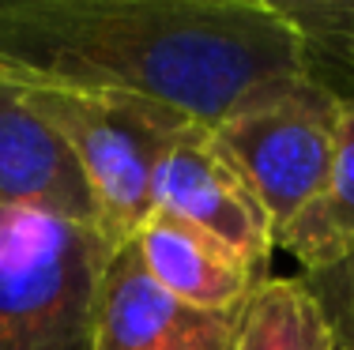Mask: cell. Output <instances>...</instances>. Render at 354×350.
<instances>
[{"mask_svg":"<svg viewBox=\"0 0 354 350\" xmlns=\"http://www.w3.org/2000/svg\"><path fill=\"white\" fill-rule=\"evenodd\" d=\"M0 72L147 98L215 128L309 79L313 61L275 0H0Z\"/></svg>","mask_w":354,"mask_h":350,"instance_id":"6da1fadb","label":"cell"},{"mask_svg":"<svg viewBox=\"0 0 354 350\" xmlns=\"http://www.w3.org/2000/svg\"><path fill=\"white\" fill-rule=\"evenodd\" d=\"M117 249L102 226L0 207V350H98Z\"/></svg>","mask_w":354,"mask_h":350,"instance_id":"7a4b0ae2","label":"cell"},{"mask_svg":"<svg viewBox=\"0 0 354 350\" xmlns=\"http://www.w3.org/2000/svg\"><path fill=\"white\" fill-rule=\"evenodd\" d=\"M30 98L68 139L75 162L91 185L98 226L117 245H129L155 215L158 166L174 136L192 117L170 106L109 90H72L27 83Z\"/></svg>","mask_w":354,"mask_h":350,"instance_id":"3957f363","label":"cell"},{"mask_svg":"<svg viewBox=\"0 0 354 350\" xmlns=\"http://www.w3.org/2000/svg\"><path fill=\"white\" fill-rule=\"evenodd\" d=\"M343 98L317 76L298 79L215 124V136L245 170L275 237L324 193L339 147Z\"/></svg>","mask_w":354,"mask_h":350,"instance_id":"277c9868","label":"cell"},{"mask_svg":"<svg viewBox=\"0 0 354 350\" xmlns=\"http://www.w3.org/2000/svg\"><path fill=\"white\" fill-rule=\"evenodd\" d=\"M155 211H170L223 237L249 260L272 268L275 226L245 170L218 144L212 124L189 121L158 166Z\"/></svg>","mask_w":354,"mask_h":350,"instance_id":"5b68a950","label":"cell"},{"mask_svg":"<svg viewBox=\"0 0 354 350\" xmlns=\"http://www.w3.org/2000/svg\"><path fill=\"white\" fill-rule=\"evenodd\" d=\"M0 207L98 226L91 185L68 139L35 106L27 83L0 72Z\"/></svg>","mask_w":354,"mask_h":350,"instance_id":"8992f818","label":"cell"},{"mask_svg":"<svg viewBox=\"0 0 354 350\" xmlns=\"http://www.w3.org/2000/svg\"><path fill=\"white\" fill-rule=\"evenodd\" d=\"M238 309L218 313L181 302L143 268L136 245L109 264L98 316V350H230Z\"/></svg>","mask_w":354,"mask_h":350,"instance_id":"52a82bcc","label":"cell"},{"mask_svg":"<svg viewBox=\"0 0 354 350\" xmlns=\"http://www.w3.org/2000/svg\"><path fill=\"white\" fill-rule=\"evenodd\" d=\"M147 275L200 309L230 313L241 309L245 298L272 279V268L249 260L223 237L207 233L196 222H185L170 211H155L132 237Z\"/></svg>","mask_w":354,"mask_h":350,"instance_id":"ba28073f","label":"cell"},{"mask_svg":"<svg viewBox=\"0 0 354 350\" xmlns=\"http://www.w3.org/2000/svg\"><path fill=\"white\" fill-rule=\"evenodd\" d=\"M275 249L290 253L301 271L328 268L354 253V95L343 98L339 147L324 193L275 237Z\"/></svg>","mask_w":354,"mask_h":350,"instance_id":"9c48e42d","label":"cell"},{"mask_svg":"<svg viewBox=\"0 0 354 350\" xmlns=\"http://www.w3.org/2000/svg\"><path fill=\"white\" fill-rule=\"evenodd\" d=\"M230 350H335V336L301 275H272L238 309Z\"/></svg>","mask_w":354,"mask_h":350,"instance_id":"30bf717a","label":"cell"},{"mask_svg":"<svg viewBox=\"0 0 354 350\" xmlns=\"http://www.w3.org/2000/svg\"><path fill=\"white\" fill-rule=\"evenodd\" d=\"M306 286L317 294L328 328L335 336V350H354V253L317 271H298Z\"/></svg>","mask_w":354,"mask_h":350,"instance_id":"8fae6325","label":"cell"}]
</instances>
